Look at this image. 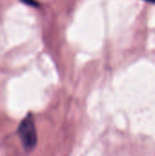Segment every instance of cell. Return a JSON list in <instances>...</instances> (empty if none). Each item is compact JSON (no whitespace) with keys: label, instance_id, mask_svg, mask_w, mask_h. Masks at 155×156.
<instances>
[{"label":"cell","instance_id":"obj_3","mask_svg":"<svg viewBox=\"0 0 155 156\" xmlns=\"http://www.w3.org/2000/svg\"><path fill=\"white\" fill-rule=\"evenodd\" d=\"M145 1H148V2H152V3H155V0H145Z\"/></svg>","mask_w":155,"mask_h":156},{"label":"cell","instance_id":"obj_2","mask_svg":"<svg viewBox=\"0 0 155 156\" xmlns=\"http://www.w3.org/2000/svg\"><path fill=\"white\" fill-rule=\"evenodd\" d=\"M21 1L24 4L28 5H31V6H37L38 5V3L36 0H21Z\"/></svg>","mask_w":155,"mask_h":156},{"label":"cell","instance_id":"obj_1","mask_svg":"<svg viewBox=\"0 0 155 156\" xmlns=\"http://www.w3.org/2000/svg\"><path fill=\"white\" fill-rule=\"evenodd\" d=\"M18 135L25 151L30 152L36 147L37 142V131L34 121L30 115L21 122L18 127Z\"/></svg>","mask_w":155,"mask_h":156}]
</instances>
